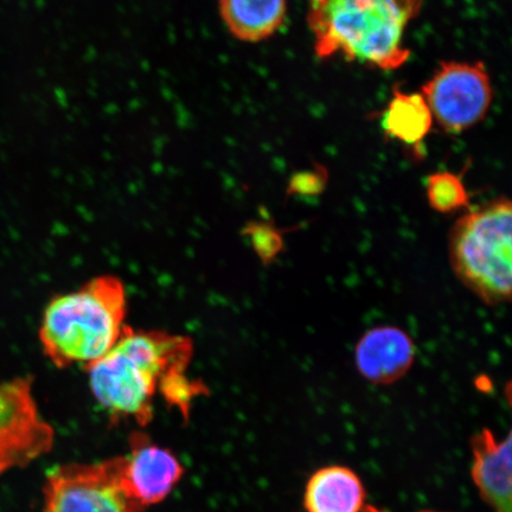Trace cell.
<instances>
[{
  "mask_svg": "<svg viewBox=\"0 0 512 512\" xmlns=\"http://www.w3.org/2000/svg\"><path fill=\"white\" fill-rule=\"evenodd\" d=\"M192 356L194 343L187 336L126 325L117 344L86 369L89 387L113 420L145 427L153 419L156 395L168 401L189 380Z\"/></svg>",
  "mask_w": 512,
  "mask_h": 512,
  "instance_id": "1",
  "label": "cell"
},
{
  "mask_svg": "<svg viewBox=\"0 0 512 512\" xmlns=\"http://www.w3.org/2000/svg\"><path fill=\"white\" fill-rule=\"evenodd\" d=\"M424 0H309L307 24L320 59L341 55L381 70L398 69L408 59V25Z\"/></svg>",
  "mask_w": 512,
  "mask_h": 512,
  "instance_id": "2",
  "label": "cell"
},
{
  "mask_svg": "<svg viewBox=\"0 0 512 512\" xmlns=\"http://www.w3.org/2000/svg\"><path fill=\"white\" fill-rule=\"evenodd\" d=\"M126 313L125 286L114 275H100L79 290L56 296L38 331L44 355L57 368L91 367L123 335Z\"/></svg>",
  "mask_w": 512,
  "mask_h": 512,
  "instance_id": "3",
  "label": "cell"
},
{
  "mask_svg": "<svg viewBox=\"0 0 512 512\" xmlns=\"http://www.w3.org/2000/svg\"><path fill=\"white\" fill-rule=\"evenodd\" d=\"M511 251L512 206L507 197L467 211L454 223L448 240L454 274L491 306L511 300Z\"/></svg>",
  "mask_w": 512,
  "mask_h": 512,
  "instance_id": "4",
  "label": "cell"
},
{
  "mask_svg": "<svg viewBox=\"0 0 512 512\" xmlns=\"http://www.w3.org/2000/svg\"><path fill=\"white\" fill-rule=\"evenodd\" d=\"M125 456L50 470L44 484V512H144L128 492Z\"/></svg>",
  "mask_w": 512,
  "mask_h": 512,
  "instance_id": "5",
  "label": "cell"
},
{
  "mask_svg": "<svg viewBox=\"0 0 512 512\" xmlns=\"http://www.w3.org/2000/svg\"><path fill=\"white\" fill-rule=\"evenodd\" d=\"M433 120L443 130L460 133L476 126L492 102L490 75L480 62H443L422 87Z\"/></svg>",
  "mask_w": 512,
  "mask_h": 512,
  "instance_id": "6",
  "label": "cell"
},
{
  "mask_svg": "<svg viewBox=\"0 0 512 512\" xmlns=\"http://www.w3.org/2000/svg\"><path fill=\"white\" fill-rule=\"evenodd\" d=\"M34 379L19 376L0 383V476L41 458L55 433L38 411Z\"/></svg>",
  "mask_w": 512,
  "mask_h": 512,
  "instance_id": "7",
  "label": "cell"
},
{
  "mask_svg": "<svg viewBox=\"0 0 512 512\" xmlns=\"http://www.w3.org/2000/svg\"><path fill=\"white\" fill-rule=\"evenodd\" d=\"M183 466L169 448L153 443L149 435L136 432L125 456L124 480L130 495L144 509L171 494L183 477Z\"/></svg>",
  "mask_w": 512,
  "mask_h": 512,
  "instance_id": "8",
  "label": "cell"
},
{
  "mask_svg": "<svg viewBox=\"0 0 512 512\" xmlns=\"http://www.w3.org/2000/svg\"><path fill=\"white\" fill-rule=\"evenodd\" d=\"M415 345L396 326H379L362 336L356 345L355 362L364 379L376 384H392L412 368Z\"/></svg>",
  "mask_w": 512,
  "mask_h": 512,
  "instance_id": "9",
  "label": "cell"
},
{
  "mask_svg": "<svg viewBox=\"0 0 512 512\" xmlns=\"http://www.w3.org/2000/svg\"><path fill=\"white\" fill-rule=\"evenodd\" d=\"M472 478L495 512H511V435L498 440L490 430L472 439Z\"/></svg>",
  "mask_w": 512,
  "mask_h": 512,
  "instance_id": "10",
  "label": "cell"
},
{
  "mask_svg": "<svg viewBox=\"0 0 512 512\" xmlns=\"http://www.w3.org/2000/svg\"><path fill=\"white\" fill-rule=\"evenodd\" d=\"M366 491L361 479L348 467L320 469L306 485L307 512H362Z\"/></svg>",
  "mask_w": 512,
  "mask_h": 512,
  "instance_id": "11",
  "label": "cell"
},
{
  "mask_svg": "<svg viewBox=\"0 0 512 512\" xmlns=\"http://www.w3.org/2000/svg\"><path fill=\"white\" fill-rule=\"evenodd\" d=\"M220 14L233 36L260 42L283 27L287 0H220Z\"/></svg>",
  "mask_w": 512,
  "mask_h": 512,
  "instance_id": "12",
  "label": "cell"
},
{
  "mask_svg": "<svg viewBox=\"0 0 512 512\" xmlns=\"http://www.w3.org/2000/svg\"><path fill=\"white\" fill-rule=\"evenodd\" d=\"M434 120L421 93L394 92L382 115V127L390 138L407 145L420 144L430 133Z\"/></svg>",
  "mask_w": 512,
  "mask_h": 512,
  "instance_id": "13",
  "label": "cell"
},
{
  "mask_svg": "<svg viewBox=\"0 0 512 512\" xmlns=\"http://www.w3.org/2000/svg\"><path fill=\"white\" fill-rule=\"evenodd\" d=\"M428 203L440 214H453L470 207V195L462 178L450 171L435 172L427 178Z\"/></svg>",
  "mask_w": 512,
  "mask_h": 512,
  "instance_id": "14",
  "label": "cell"
},
{
  "mask_svg": "<svg viewBox=\"0 0 512 512\" xmlns=\"http://www.w3.org/2000/svg\"><path fill=\"white\" fill-rule=\"evenodd\" d=\"M281 230L267 223H253L247 228L253 247L265 264H270L284 247Z\"/></svg>",
  "mask_w": 512,
  "mask_h": 512,
  "instance_id": "15",
  "label": "cell"
},
{
  "mask_svg": "<svg viewBox=\"0 0 512 512\" xmlns=\"http://www.w3.org/2000/svg\"><path fill=\"white\" fill-rule=\"evenodd\" d=\"M323 178L316 174H302L294 178L292 182V190L299 194H316L323 189Z\"/></svg>",
  "mask_w": 512,
  "mask_h": 512,
  "instance_id": "16",
  "label": "cell"
},
{
  "mask_svg": "<svg viewBox=\"0 0 512 512\" xmlns=\"http://www.w3.org/2000/svg\"><path fill=\"white\" fill-rule=\"evenodd\" d=\"M362 512H384V511H381L379 509H376L374 507H366L362 510Z\"/></svg>",
  "mask_w": 512,
  "mask_h": 512,
  "instance_id": "17",
  "label": "cell"
},
{
  "mask_svg": "<svg viewBox=\"0 0 512 512\" xmlns=\"http://www.w3.org/2000/svg\"><path fill=\"white\" fill-rule=\"evenodd\" d=\"M424 512H433V511H424Z\"/></svg>",
  "mask_w": 512,
  "mask_h": 512,
  "instance_id": "18",
  "label": "cell"
}]
</instances>
